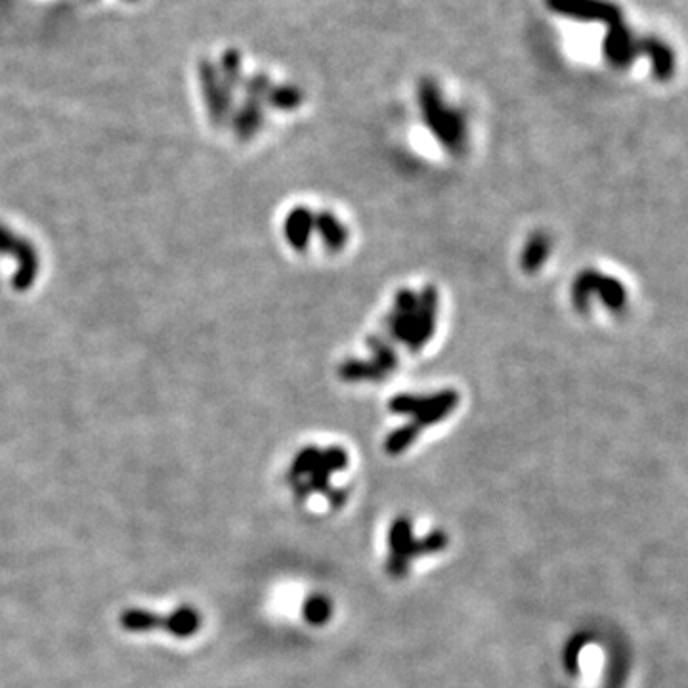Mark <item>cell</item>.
<instances>
[{"label": "cell", "mask_w": 688, "mask_h": 688, "mask_svg": "<svg viewBox=\"0 0 688 688\" xmlns=\"http://www.w3.org/2000/svg\"><path fill=\"white\" fill-rule=\"evenodd\" d=\"M123 629L133 633H145V631L163 629L176 639L194 637L201 629V613L192 606H180L169 616H157V613L142 608H128L119 618Z\"/></svg>", "instance_id": "cell-1"}, {"label": "cell", "mask_w": 688, "mask_h": 688, "mask_svg": "<svg viewBox=\"0 0 688 688\" xmlns=\"http://www.w3.org/2000/svg\"><path fill=\"white\" fill-rule=\"evenodd\" d=\"M0 254H10L15 258L17 268L14 275V287L17 291L33 287L41 268L39 254H36L33 244L10 232L6 226H0Z\"/></svg>", "instance_id": "cell-2"}, {"label": "cell", "mask_w": 688, "mask_h": 688, "mask_svg": "<svg viewBox=\"0 0 688 688\" xmlns=\"http://www.w3.org/2000/svg\"><path fill=\"white\" fill-rule=\"evenodd\" d=\"M591 291L599 293L610 310H622L625 304V289L613 277H604L601 274H583L578 280V285H575V294L580 296V304H583L587 293Z\"/></svg>", "instance_id": "cell-3"}, {"label": "cell", "mask_w": 688, "mask_h": 688, "mask_svg": "<svg viewBox=\"0 0 688 688\" xmlns=\"http://www.w3.org/2000/svg\"><path fill=\"white\" fill-rule=\"evenodd\" d=\"M637 50L646 54L653 64V75L660 83H665L673 77L675 73V52L669 48L662 39L656 36H644L637 43Z\"/></svg>", "instance_id": "cell-4"}, {"label": "cell", "mask_w": 688, "mask_h": 688, "mask_svg": "<svg viewBox=\"0 0 688 688\" xmlns=\"http://www.w3.org/2000/svg\"><path fill=\"white\" fill-rule=\"evenodd\" d=\"M604 52L608 55L610 64H613L616 67L631 65L635 60V55L639 54L633 36H631V33L622 24H613L610 27L606 43H604Z\"/></svg>", "instance_id": "cell-5"}]
</instances>
